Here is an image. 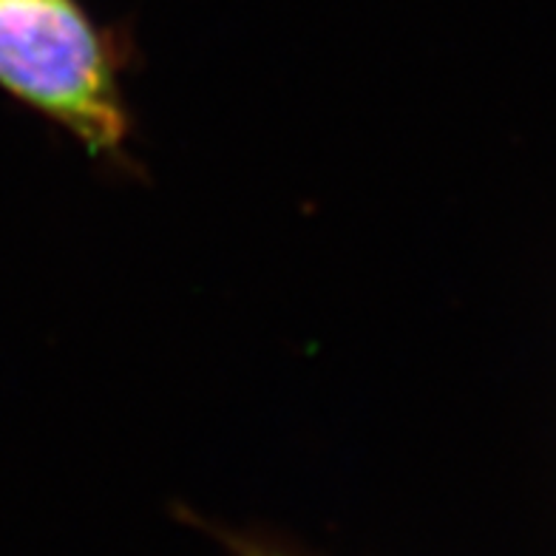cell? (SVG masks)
<instances>
[{
	"label": "cell",
	"instance_id": "6da1fadb",
	"mask_svg": "<svg viewBox=\"0 0 556 556\" xmlns=\"http://www.w3.org/2000/svg\"><path fill=\"white\" fill-rule=\"evenodd\" d=\"M0 91L91 156H119L131 139L119 40L80 0H0Z\"/></svg>",
	"mask_w": 556,
	"mask_h": 556
},
{
	"label": "cell",
	"instance_id": "7a4b0ae2",
	"mask_svg": "<svg viewBox=\"0 0 556 556\" xmlns=\"http://www.w3.org/2000/svg\"><path fill=\"white\" fill-rule=\"evenodd\" d=\"M225 545L230 548L233 556H295L290 551L278 548L273 542L256 540V536H244V534H222Z\"/></svg>",
	"mask_w": 556,
	"mask_h": 556
}]
</instances>
